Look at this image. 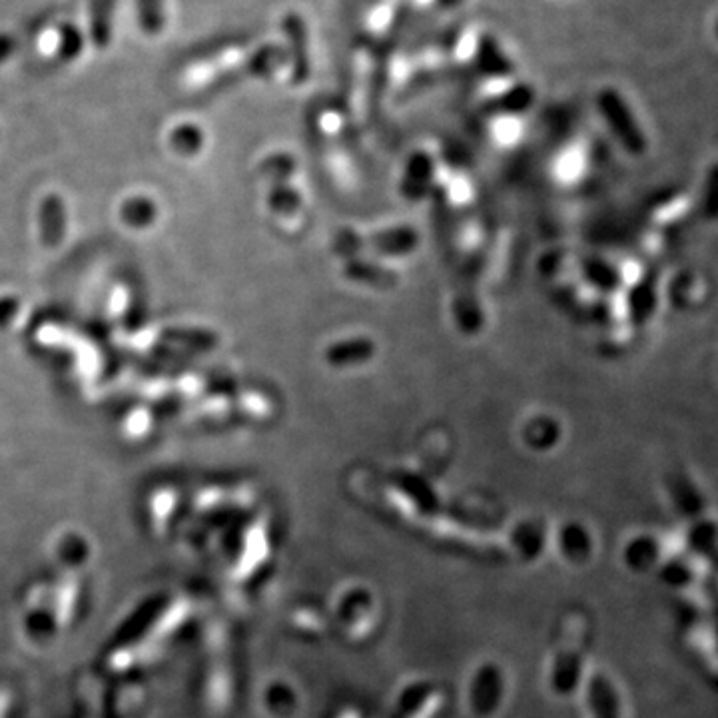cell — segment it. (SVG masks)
Segmentation results:
<instances>
[{
	"mask_svg": "<svg viewBox=\"0 0 718 718\" xmlns=\"http://www.w3.org/2000/svg\"><path fill=\"white\" fill-rule=\"evenodd\" d=\"M675 501L685 515H697L701 513V509H705V501L701 499L689 477H679L675 481Z\"/></svg>",
	"mask_w": 718,
	"mask_h": 718,
	"instance_id": "obj_7",
	"label": "cell"
},
{
	"mask_svg": "<svg viewBox=\"0 0 718 718\" xmlns=\"http://www.w3.org/2000/svg\"><path fill=\"white\" fill-rule=\"evenodd\" d=\"M491 62H495V74H501V72H507L509 66H507V60L503 58V54L499 52V46L497 42H491V40H485L483 46H481V64L491 68Z\"/></svg>",
	"mask_w": 718,
	"mask_h": 718,
	"instance_id": "obj_9",
	"label": "cell"
},
{
	"mask_svg": "<svg viewBox=\"0 0 718 718\" xmlns=\"http://www.w3.org/2000/svg\"><path fill=\"white\" fill-rule=\"evenodd\" d=\"M84 46V36L80 32V28L72 22H64L60 24L58 30V54L64 60H74Z\"/></svg>",
	"mask_w": 718,
	"mask_h": 718,
	"instance_id": "obj_6",
	"label": "cell"
},
{
	"mask_svg": "<svg viewBox=\"0 0 718 718\" xmlns=\"http://www.w3.org/2000/svg\"><path fill=\"white\" fill-rule=\"evenodd\" d=\"M138 22L140 28L150 34L158 36L166 26V2L164 0H136Z\"/></svg>",
	"mask_w": 718,
	"mask_h": 718,
	"instance_id": "obj_5",
	"label": "cell"
},
{
	"mask_svg": "<svg viewBox=\"0 0 718 718\" xmlns=\"http://www.w3.org/2000/svg\"><path fill=\"white\" fill-rule=\"evenodd\" d=\"M599 110H601L603 118L607 120V124L611 126L617 140L621 142V146L629 154L639 156L647 150V138H645L639 122L635 120L633 110L629 108V104L617 90L605 88L599 94Z\"/></svg>",
	"mask_w": 718,
	"mask_h": 718,
	"instance_id": "obj_1",
	"label": "cell"
},
{
	"mask_svg": "<svg viewBox=\"0 0 718 718\" xmlns=\"http://www.w3.org/2000/svg\"><path fill=\"white\" fill-rule=\"evenodd\" d=\"M701 212L707 220H718V162L707 172L701 196Z\"/></svg>",
	"mask_w": 718,
	"mask_h": 718,
	"instance_id": "obj_8",
	"label": "cell"
},
{
	"mask_svg": "<svg viewBox=\"0 0 718 718\" xmlns=\"http://www.w3.org/2000/svg\"><path fill=\"white\" fill-rule=\"evenodd\" d=\"M717 36H718V20H717Z\"/></svg>",
	"mask_w": 718,
	"mask_h": 718,
	"instance_id": "obj_11",
	"label": "cell"
},
{
	"mask_svg": "<svg viewBox=\"0 0 718 718\" xmlns=\"http://www.w3.org/2000/svg\"><path fill=\"white\" fill-rule=\"evenodd\" d=\"M284 30L292 44V56H294V76L298 80L306 78L310 72V54H308V32L306 22L300 14L290 12L284 18Z\"/></svg>",
	"mask_w": 718,
	"mask_h": 718,
	"instance_id": "obj_2",
	"label": "cell"
},
{
	"mask_svg": "<svg viewBox=\"0 0 718 718\" xmlns=\"http://www.w3.org/2000/svg\"><path fill=\"white\" fill-rule=\"evenodd\" d=\"M655 308H657V286L651 278H645L633 288L629 296V314L633 324L643 326L645 322H649Z\"/></svg>",
	"mask_w": 718,
	"mask_h": 718,
	"instance_id": "obj_4",
	"label": "cell"
},
{
	"mask_svg": "<svg viewBox=\"0 0 718 718\" xmlns=\"http://www.w3.org/2000/svg\"><path fill=\"white\" fill-rule=\"evenodd\" d=\"M14 52V40L8 34H0V62Z\"/></svg>",
	"mask_w": 718,
	"mask_h": 718,
	"instance_id": "obj_10",
	"label": "cell"
},
{
	"mask_svg": "<svg viewBox=\"0 0 718 718\" xmlns=\"http://www.w3.org/2000/svg\"><path fill=\"white\" fill-rule=\"evenodd\" d=\"M114 6L116 0H90L88 6V32L90 40L98 48H108L112 42V30H114Z\"/></svg>",
	"mask_w": 718,
	"mask_h": 718,
	"instance_id": "obj_3",
	"label": "cell"
}]
</instances>
